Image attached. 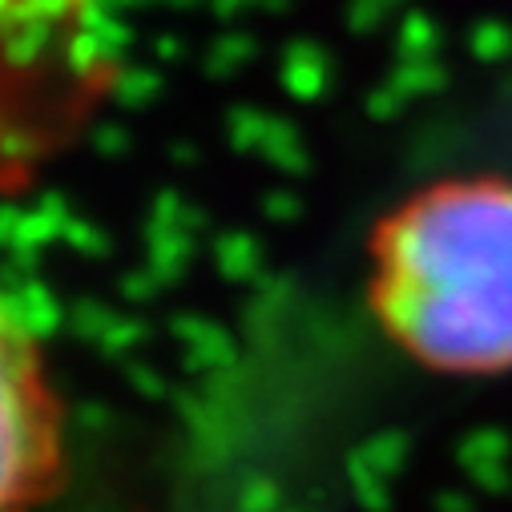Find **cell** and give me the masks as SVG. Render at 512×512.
<instances>
[{
    "mask_svg": "<svg viewBox=\"0 0 512 512\" xmlns=\"http://www.w3.org/2000/svg\"><path fill=\"white\" fill-rule=\"evenodd\" d=\"M367 307L436 375H508L512 178H440L383 214L367 246Z\"/></svg>",
    "mask_w": 512,
    "mask_h": 512,
    "instance_id": "1",
    "label": "cell"
},
{
    "mask_svg": "<svg viewBox=\"0 0 512 512\" xmlns=\"http://www.w3.org/2000/svg\"><path fill=\"white\" fill-rule=\"evenodd\" d=\"M65 400L37 331L0 303V512H37L65 480Z\"/></svg>",
    "mask_w": 512,
    "mask_h": 512,
    "instance_id": "2",
    "label": "cell"
}]
</instances>
